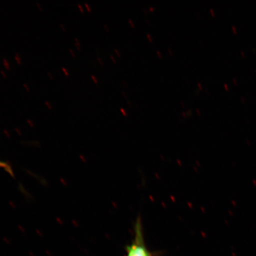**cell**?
<instances>
[{
  "label": "cell",
  "mask_w": 256,
  "mask_h": 256,
  "mask_svg": "<svg viewBox=\"0 0 256 256\" xmlns=\"http://www.w3.org/2000/svg\"><path fill=\"white\" fill-rule=\"evenodd\" d=\"M126 256H152L144 242L142 220L138 218L134 225V238L126 247Z\"/></svg>",
  "instance_id": "obj_1"
},
{
  "label": "cell",
  "mask_w": 256,
  "mask_h": 256,
  "mask_svg": "<svg viewBox=\"0 0 256 256\" xmlns=\"http://www.w3.org/2000/svg\"><path fill=\"white\" fill-rule=\"evenodd\" d=\"M0 168L4 169L12 177H14V170L8 162L0 160Z\"/></svg>",
  "instance_id": "obj_2"
},
{
  "label": "cell",
  "mask_w": 256,
  "mask_h": 256,
  "mask_svg": "<svg viewBox=\"0 0 256 256\" xmlns=\"http://www.w3.org/2000/svg\"><path fill=\"white\" fill-rule=\"evenodd\" d=\"M3 62H3V64H4V66H5L6 68L8 70H10V64L8 62V60L6 59H4V60H3Z\"/></svg>",
  "instance_id": "obj_3"
},
{
  "label": "cell",
  "mask_w": 256,
  "mask_h": 256,
  "mask_svg": "<svg viewBox=\"0 0 256 256\" xmlns=\"http://www.w3.org/2000/svg\"><path fill=\"white\" fill-rule=\"evenodd\" d=\"M14 58H15L16 62H17L18 64H22L21 58H20V56L18 55V54H16V55H15V56H14Z\"/></svg>",
  "instance_id": "obj_4"
},
{
  "label": "cell",
  "mask_w": 256,
  "mask_h": 256,
  "mask_svg": "<svg viewBox=\"0 0 256 256\" xmlns=\"http://www.w3.org/2000/svg\"><path fill=\"white\" fill-rule=\"evenodd\" d=\"M76 40V48H78V50H81V44L80 43V41L78 40V38H75Z\"/></svg>",
  "instance_id": "obj_5"
},
{
  "label": "cell",
  "mask_w": 256,
  "mask_h": 256,
  "mask_svg": "<svg viewBox=\"0 0 256 256\" xmlns=\"http://www.w3.org/2000/svg\"><path fill=\"white\" fill-rule=\"evenodd\" d=\"M46 106L48 107V108H49V110H52V104H51L49 102H47L46 101Z\"/></svg>",
  "instance_id": "obj_6"
},
{
  "label": "cell",
  "mask_w": 256,
  "mask_h": 256,
  "mask_svg": "<svg viewBox=\"0 0 256 256\" xmlns=\"http://www.w3.org/2000/svg\"><path fill=\"white\" fill-rule=\"evenodd\" d=\"M62 72H64V74H65V75L67 76H69V72L68 71V70H67L66 68H62Z\"/></svg>",
  "instance_id": "obj_7"
},
{
  "label": "cell",
  "mask_w": 256,
  "mask_h": 256,
  "mask_svg": "<svg viewBox=\"0 0 256 256\" xmlns=\"http://www.w3.org/2000/svg\"><path fill=\"white\" fill-rule=\"evenodd\" d=\"M86 8H87L88 12H91V8L87 3H85Z\"/></svg>",
  "instance_id": "obj_8"
},
{
  "label": "cell",
  "mask_w": 256,
  "mask_h": 256,
  "mask_svg": "<svg viewBox=\"0 0 256 256\" xmlns=\"http://www.w3.org/2000/svg\"><path fill=\"white\" fill-rule=\"evenodd\" d=\"M92 80H94V82H96V83L98 82V79H97V78H96V76H94V75L92 76Z\"/></svg>",
  "instance_id": "obj_9"
},
{
  "label": "cell",
  "mask_w": 256,
  "mask_h": 256,
  "mask_svg": "<svg viewBox=\"0 0 256 256\" xmlns=\"http://www.w3.org/2000/svg\"><path fill=\"white\" fill-rule=\"evenodd\" d=\"M78 7L80 11H81L82 12H84V9H83L82 6L78 4Z\"/></svg>",
  "instance_id": "obj_10"
},
{
  "label": "cell",
  "mask_w": 256,
  "mask_h": 256,
  "mask_svg": "<svg viewBox=\"0 0 256 256\" xmlns=\"http://www.w3.org/2000/svg\"><path fill=\"white\" fill-rule=\"evenodd\" d=\"M70 53H71L72 56L73 57L76 56V54L74 53V50H72L70 49Z\"/></svg>",
  "instance_id": "obj_11"
},
{
  "label": "cell",
  "mask_w": 256,
  "mask_h": 256,
  "mask_svg": "<svg viewBox=\"0 0 256 256\" xmlns=\"http://www.w3.org/2000/svg\"><path fill=\"white\" fill-rule=\"evenodd\" d=\"M24 86L26 90L28 92H30V88H28V86L27 84H24Z\"/></svg>",
  "instance_id": "obj_12"
},
{
  "label": "cell",
  "mask_w": 256,
  "mask_h": 256,
  "mask_svg": "<svg viewBox=\"0 0 256 256\" xmlns=\"http://www.w3.org/2000/svg\"><path fill=\"white\" fill-rule=\"evenodd\" d=\"M47 74H48V75L49 76L50 78L51 79H54L53 76L52 74H51L50 72H48Z\"/></svg>",
  "instance_id": "obj_13"
},
{
  "label": "cell",
  "mask_w": 256,
  "mask_h": 256,
  "mask_svg": "<svg viewBox=\"0 0 256 256\" xmlns=\"http://www.w3.org/2000/svg\"><path fill=\"white\" fill-rule=\"evenodd\" d=\"M60 27H62V30L64 31H66V28L65 27H64V26L63 25V24H60Z\"/></svg>",
  "instance_id": "obj_14"
},
{
  "label": "cell",
  "mask_w": 256,
  "mask_h": 256,
  "mask_svg": "<svg viewBox=\"0 0 256 256\" xmlns=\"http://www.w3.org/2000/svg\"><path fill=\"white\" fill-rule=\"evenodd\" d=\"M2 74L3 75V76H4V78H6V76H7V75H6V73L3 71H2Z\"/></svg>",
  "instance_id": "obj_15"
},
{
  "label": "cell",
  "mask_w": 256,
  "mask_h": 256,
  "mask_svg": "<svg viewBox=\"0 0 256 256\" xmlns=\"http://www.w3.org/2000/svg\"><path fill=\"white\" fill-rule=\"evenodd\" d=\"M37 6H38V8H39L40 10V11H42V8L40 7V4H38V3H37Z\"/></svg>",
  "instance_id": "obj_16"
},
{
  "label": "cell",
  "mask_w": 256,
  "mask_h": 256,
  "mask_svg": "<svg viewBox=\"0 0 256 256\" xmlns=\"http://www.w3.org/2000/svg\"><path fill=\"white\" fill-rule=\"evenodd\" d=\"M146 35H147V36H148V37L149 40H150V41H152V38H151V37H150V34H147Z\"/></svg>",
  "instance_id": "obj_17"
},
{
  "label": "cell",
  "mask_w": 256,
  "mask_h": 256,
  "mask_svg": "<svg viewBox=\"0 0 256 256\" xmlns=\"http://www.w3.org/2000/svg\"><path fill=\"white\" fill-rule=\"evenodd\" d=\"M129 22H130V23L131 24V25H132V26L134 27V23H132V22L131 21L130 19H129Z\"/></svg>",
  "instance_id": "obj_18"
},
{
  "label": "cell",
  "mask_w": 256,
  "mask_h": 256,
  "mask_svg": "<svg viewBox=\"0 0 256 256\" xmlns=\"http://www.w3.org/2000/svg\"><path fill=\"white\" fill-rule=\"evenodd\" d=\"M111 56V58H112V60H113L114 62H116V60H115V59L114 58V56Z\"/></svg>",
  "instance_id": "obj_19"
},
{
  "label": "cell",
  "mask_w": 256,
  "mask_h": 256,
  "mask_svg": "<svg viewBox=\"0 0 256 256\" xmlns=\"http://www.w3.org/2000/svg\"><path fill=\"white\" fill-rule=\"evenodd\" d=\"M114 50L116 51V52L118 54V55L120 56V54L119 52H118V50L115 49Z\"/></svg>",
  "instance_id": "obj_20"
},
{
  "label": "cell",
  "mask_w": 256,
  "mask_h": 256,
  "mask_svg": "<svg viewBox=\"0 0 256 256\" xmlns=\"http://www.w3.org/2000/svg\"><path fill=\"white\" fill-rule=\"evenodd\" d=\"M121 110L122 111L123 113L126 114V112H124V108H120Z\"/></svg>",
  "instance_id": "obj_21"
},
{
  "label": "cell",
  "mask_w": 256,
  "mask_h": 256,
  "mask_svg": "<svg viewBox=\"0 0 256 256\" xmlns=\"http://www.w3.org/2000/svg\"><path fill=\"white\" fill-rule=\"evenodd\" d=\"M104 26L106 28V30L108 31V28L106 26V24H104Z\"/></svg>",
  "instance_id": "obj_22"
},
{
  "label": "cell",
  "mask_w": 256,
  "mask_h": 256,
  "mask_svg": "<svg viewBox=\"0 0 256 256\" xmlns=\"http://www.w3.org/2000/svg\"><path fill=\"white\" fill-rule=\"evenodd\" d=\"M98 60H99V62H101L102 64H103V63H102V60L100 58H98Z\"/></svg>",
  "instance_id": "obj_23"
},
{
  "label": "cell",
  "mask_w": 256,
  "mask_h": 256,
  "mask_svg": "<svg viewBox=\"0 0 256 256\" xmlns=\"http://www.w3.org/2000/svg\"><path fill=\"white\" fill-rule=\"evenodd\" d=\"M158 56H160V57H162V56L161 55H160L159 51H158Z\"/></svg>",
  "instance_id": "obj_24"
},
{
  "label": "cell",
  "mask_w": 256,
  "mask_h": 256,
  "mask_svg": "<svg viewBox=\"0 0 256 256\" xmlns=\"http://www.w3.org/2000/svg\"><path fill=\"white\" fill-rule=\"evenodd\" d=\"M154 9V8H150V10H153Z\"/></svg>",
  "instance_id": "obj_25"
}]
</instances>
